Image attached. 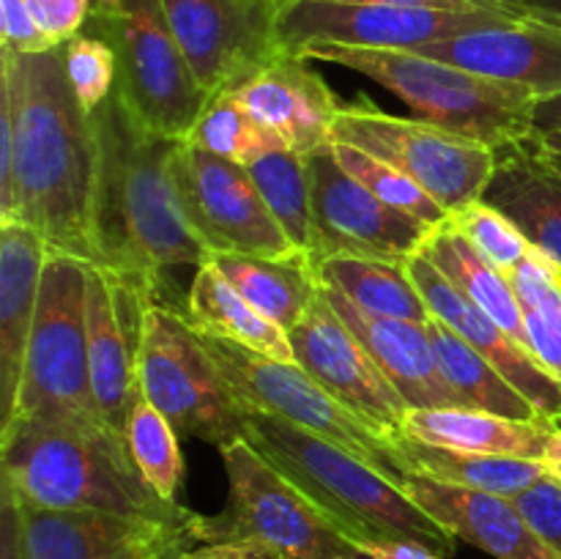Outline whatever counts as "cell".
Instances as JSON below:
<instances>
[{
  "mask_svg": "<svg viewBox=\"0 0 561 559\" xmlns=\"http://www.w3.org/2000/svg\"><path fill=\"white\" fill-rule=\"evenodd\" d=\"M93 266L129 274L157 288L175 266L211 261L190 225L173 175L175 142L153 135L115 88L91 113Z\"/></svg>",
  "mask_w": 561,
  "mask_h": 559,
  "instance_id": "1",
  "label": "cell"
},
{
  "mask_svg": "<svg viewBox=\"0 0 561 559\" xmlns=\"http://www.w3.org/2000/svg\"><path fill=\"white\" fill-rule=\"evenodd\" d=\"M0 82L14 99V219L31 225L53 255L93 263V129L66 77L64 49L3 47Z\"/></svg>",
  "mask_w": 561,
  "mask_h": 559,
  "instance_id": "2",
  "label": "cell"
},
{
  "mask_svg": "<svg viewBox=\"0 0 561 559\" xmlns=\"http://www.w3.org/2000/svg\"><path fill=\"white\" fill-rule=\"evenodd\" d=\"M244 438L354 543L356 551L392 540L422 543L449 559L458 551V540L398 480L348 449L257 411L247 414Z\"/></svg>",
  "mask_w": 561,
  "mask_h": 559,
  "instance_id": "3",
  "label": "cell"
},
{
  "mask_svg": "<svg viewBox=\"0 0 561 559\" xmlns=\"http://www.w3.org/2000/svg\"><path fill=\"white\" fill-rule=\"evenodd\" d=\"M0 482L44 510L190 521L192 510L148 488L126 438L85 427L14 420L0 431Z\"/></svg>",
  "mask_w": 561,
  "mask_h": 559,
  "instance_id": "4",
  "label": "cell"
},
{
  "mask_svg": "<svg viewBox=\"0 0 561 559\" xmlns=\"http://www.w3.org/2000/svg\"><path fill=\"white\" fill-rule=\"evenodd\" d=\"M299 55L370 77L373 82L392 91L400 102L409 104L416 118L482 146L502 148L535 135L531 110L537 96L526 88L477 77L411 49L316 44L301 49Z\"/></svg>",
  "mask_w": 561,
  "mask_h": 559,
  "instance_id": "5",
  "label": "cell"
},
{
  "mask_svg": "<svg viewBox=\"0 0 561 559\" xmlns=\"http://www.w3.org/2000/svg\"><path fill=\"white\" fill-rule=\"evenodd\" d=\"M91 266L93 263L49 252L14 420L118 433L104 422L91 384L85 323Z\"/></svg>",
  "mask_w": 561,
  "mask_h": 559,
  "instance_id": "6",
  "label": "cell"
},
{
  "mask_svg": "<svg viewBox=\"0 0 561 559\" xmlns=\"http://www.w3.org/2000/svg\"><path fill=\"white\" fill-rule=\"evenodd\" d=\"M228 502L192 515L195 543H255L277 559H362L354 543L247 438L219 449Z\"/></svg>",
  "mask_w": 561,
  "mask_h": 559,
  "instance_id": "7",
  "label": "cell"
},
{
  "mask_svg": "<svg viewBox=\"0 0 561 559\" xmlns=\"http://www.w3.org/2000/svg\"><path fill=\"white\" fill-rule=\"evenodd\" d=\"M137 387L179 431L214 447L244 438L247 414L190 318L153 301L146 316Z\"/></svg>",
  "mask_w": 561,
  "mask_h": 559,
  "instance_id": "8",
  "label": "cell"
},
{
  "mask_svg": "<svg viewBox=\"0 0 561 559\" xmlns=\"http://www.w3.org/2000/svg\"><path fill=\"white\" fill-rule=\"evenodd\" d=\"M332 142L362 148L403 170L447 214L480 201L496 168V148L422 118L383 113L367 96L343 102L334 115Z\"/></svg>",
  "mask_w": 561,
  "mask_h": 559,
  "instance_id": "9",
  "label": "cell"
},
{
  "mask_svg": "<svg viewBox=\"0 0 561 559\" xmlns=\"http://www.w3.org/2000/svg\"><path fill=\"white\" fill-rule=\"evenodd\" d=\"M88 27L118 58V91L131 113L170 140H186L208 96L173 36L162 0H124L113 14H91Z\"/></svg>",
  "mask_w": 561,
  "mask_h": 559,
  "instance_id": "10",
  "label": "cell"
},
{
  "mask_svg": "<svg viewBox=\"0 0 561 559\" xmlns=\"http://www.w3.org/2000/svg\"><path fill=\"white\" fill-rule=\"evenodd\" d=\"M201 338L247 411L277 417L301 431L316 433V436L348 449L356 458L367 460L392 480H400L392 438H387L370 422L354 414L348 406L340 403L305 367H299L296 362H279L272 356L255 354V351L208 338V334H201Z\"/></svg>",
  "mask_w": 561,
  "mask_h": 559,
  "instance_id": "11",
  "label": "cell"
},
{
  "mask_svg": "<svg viewBox=\"0 0 561 559\" xmlns=\"http://www.w3.org/2000/svg\"><path fill=\"white\" fill-rule=\"evenodd\" d=\"M173 175L186 219L211 255L244 252L285 258L299 252L268 212L244 164L179 140L173 151Z\"/></svg>",
  "mask_w": 561,
  "mask_h": 559,
  "instance_id": "12",
  "label": "cell"
},
{
  "mask_svg": "<svg viewBox=\"0 0 561 559\" xmlns=\"http://www.w3.org/2000/svg\"><path fill=\"white\" fill-rule=\"evenodd\" d=\"M518 20L510 11H442L334 0H290L279 11V44L299 55L316 44L370 49H416L477 27Z\"/></svg>",
  "mask_w": 561,
  "mask_h": 559,
  "instance_id": "13",
  "label": "cell"
},
{
  "mask_svg": "<svg viewBox=\"0 0 561 559\" xmlns=\"http://www.w3.org/2000/svg\"><path fill=\"white\" fill-rule=\"evenodd\" d=\"M173 36L208 96L233 91L285 53L283 0H162Z\"/></svg>",
  "mask_w": 561,
  "mask_h": 559,
  "instance_id": "14",
  "label": "cell"
},
{
  "mask_svg": "<svg viewBox=\"0 0 561 559\" xmlns=\"http://www.w3.org/2000/svg\"><path fill=\"white\" fill-rule=\"evenodd\" d=\"M307 168L316 214V252L310 261L348 255L409 263L436 230L362 186L343 170L332 146L307 153Z\"/></svg>",
  "mask_w": 561,
  "mask_h": 559,
  "instance_id": "15",
  "label": "cell"
},
{
  "mask_svg": "<svg viewBox=\"0 0 561 559\" xmlns=\"http://www.w3.org/2000/svg\"><path fill=\"white\" fill-rule=\"evenodd\" d=\"M157 288L129 274L91 266L88 272V362L104 422L124 436L126 417L140 395L137 356Z\"/></svg>",
  "mask_w": 561,
  "mask_h": 559,
  "instance_id": "16",
  "label": "cell"
},
{
  "mask_svg": "<svg viewBox=\"0 0 561 559\" xmlns=\"http://www.w3.org/2000/svg\"><path fill=\"white\" fill-rule=\"evenodd\" d=\"M288 334L296 365L305 367L327 392L387 438L403 436L409 403L323 294Z\"/></svg>",
  "mask_w": 561,
  "mask_h": 559,
  "instance_id": "17",
  "label": "cell"
},
{
  "mask_svg": "<svg viewBox=\"0 0 561 559\" xmlns=\"http://www.w3.org/2000/svg\"><path fill=\"white\" fill-rule=\"evenodd\" d=\"M14 502L20 513L22 559H179L195 543L192 518H126L44 510L16 497Z\"/></svg>",
  "mask_w": 561,
  "mask_h": 559,
  "instance_id": "18",
  "label": "cell"
},
{
  "mask_svg": "<svg viewBox=\"0 0 561 559\" xmlns=\"http://www.w3.org/2000/svg\"><path fill=\"white\" fill-rule=\"evenodd\" d=\"M409 274L420 288L427 310L436 321H442L449 332L471 345L477 354L485 356L493 367H499L504 378L518 389L529 403L553 425H561V381L553 378L540 362L531 356L520 340H515L502 323L493 321L482 307H477L453 280L438 272L422 252H416L409 263Z\"/></svg>",
  "mask_w": 561,
  "mask_h": 559,
  "instance_id": "19",
  "label": "cell"
},
{
  "mask_svg": "<svg viewBox=\"0 0 561 559\" xmlns=\"http://www.w3.org/2000/svg\"><path fill=\"white\" fill-rule=\"evenodd\" d=\"M477 77L526 88L537 99L561 93V31L535 20L477 27L411 49Z\"/></svg>",
  "mask_w": 561,
  "mask_h": 559,
  "instance_id": "20",
  "label": "cell"
},
{
  "mask_svg": "<svg viewBox=\"0 0 561 559\" xmlns=\"http://www.w3.org/2000/svg\"><path fill=\"white\" fill-rule=\"evenodd\" d=\"M233 91L252 118L283 137L290 151L307 157L332 146L334 115L343 102L301 55L283 53Z\"/></svg>",
  "mask_w": 561,
  "mask_h": 559,
  "instance_id": "21",
  "label": "cell"
},
{
  "mask_svg": "<svg viewBox=\"0 0 561 559\" xmlns=\"http://www.w3.org/2000/svg\"><path fill=\"white\" fill-rule=\"evenodd\" d=\"M398 482L455 540L469 543L493 559H557L526 524L515 499L422 475H403Z\"/></svg>",
  "mask_w": 561,
  "mask_h": 559,
  "instance_id": "22",
  "label": "cell"
},
{
  "mask_svg": "<svg viewBox=\"0 0 561 559\" xmlns=\"http://www.w3.org/2000/svg\"><path fill=\"white\" fill-rule=\"evenodd\" d=\"M49 247L20 219L0 223V431L14 420Z\"/></svg>",
  "mask_w": 561,
  "mask_h": 559,
  "instance_id": "23",
  "label": "cell"
},
{
  "mask_svg": "<svg viewBox=\"0 0 561 559\" xmlns=\"http://www.w3.org/2000/svg\"><path fill=\"white\" fill-rule=\"evenodd\" d=\"M323 299L334 307L345 327L362 340L383 376L394 384L409 409H447V406H466L463 398L453 389L444 376L438 356L433 351L427 323L400 321V318H381L359 310L348 299L334 290L321 288ZM469 409V406H466Z\"/></svg>",
  "mask_w": 561,
  "mask_h": 559,
  "instance_id": "24",
  "label": "cell"
},
{
  "mask_svg": "<svg viewBox=\"0 0 561 559\" xmlns=\"http://www.w3.org/2000/svg\"><path fill=\"white\" fill-rule=\"evenodd\" d=\"M480 201L513 219L526 241L561 269V170L535 135L496 148V168Z\"/></svg>",
  "mask_w": 561,
  "mask_h": 559,
  "instance_id": "25",
  "label": "cell"
},
{
  "mask_svg": "<svg viewBox=\"0 0 561 559\" xmlns=\"http://www.w3.org/2000/svg\"><path fill=\"white\" fill-rule=\"evenodd\" d=\"M559 425L548 420H510L491 411L447 406V409H411L403 422V433L436 447L460 453L499 455V458H546Z\"/></svg>",
  "mask_w": 561,
  "mask_h": 559,
  "instance_id": "26",
  "label": "cell"
},
{
  "mask_svg": "<svg viewBox=\"0 0 561 559\" xmlns=\"http://www.w3.org/2000/svg\"><path fill=\"white\" fill-rule=\"evenodd\" d=\"M184 316L208 338L236 343L279 362H296L290 334L244 299L211 261L195 269Z\"/></svg>",
  "mask_w": 561,
  "mask_h": 559,
  "instance_id": "27",
  "label": "cell"
},
{
  "mask_svg": "<svg viewBox=\"0 0 561 559\" xmlns=\"http://www.w3.org/2000/svg\"><path fill=\"white\" fill-rule=\"evenodd\" d=\"M211 263L244 299H250L285 332L299 327L321 296V283L305 252L285 258L222 252L211 255Z\"/></svg>",
  "mask_w": 561,
  "mask_h": 559,
  "instance_id": "28",
  "label": "cell"
},
{
  "mask_svg": "<svg viewBox=\"0 0 561 559\" xmlns=\"http://www.w3.org/2000/svg\"><path fill=\"white\" fill-rule=\"evenodd\" d=\"M392 447L400 477L422 475L431 477V480L449 482V486L477 488V491H491L507 499L529 491L535 482L548 477V469L540 460L460 453V449L425 444L420 438L405 436V433L392 438Z\"/></svg>",
  "mask_w": 561,
  "mask_h": 559,
  "instance_id": "29",
  "label": "cell"
},
{
  "mask_svg": "<svg viewBox=\"0 0 561 559\" xmlns=\"http://www.w3.org/2000/svg\"><path fill=\"white\" fill-rule=\"evenodd\" d=\"M321 288L334 290L359 310L381 318L431 323L433 316L411 280L405 263L373 261V258H318L312 261Z\"/></svg>",
  "mask_w": 561,
  "mask_h": 559,
  "instance_id": "30",
  "label": "cell"
},
{
  "mask_svg": "<svg viewBox=\"0 0 561 559\" xmlns=\"http://www.w3.org/2000/svg\"><path fill=\"white\" fill-rule=\"evenodd\" d=\"M422 255L438 272L447 274L493 321L502 323L515 340L526 345L524 318H520V305L513 283H510L507 274H502L493 263H488L453 223H444L433 230L431 239L422 247Z\"/></svg>",
  "mask_w": 561,
  "mask_h": 559,
  "instance_id": "31",
  "label": "cell"
},
{
  "mask_svg": "<svg viewBox=\"0 0 561 559\" xmlns=\"http://www.w3.org/2000/svg\"><path fill=\"white\" fill-rule=\"evenodd\" d=\"M427 334H431L433 351H436L444 376H447V381L453 384V389L463 398V403L469 406V409L491 411V414L510 417V420H546V417L529 403V398H524V395L499 373V367H493L485 356L477 354V351L471 349L466 340H460L458 334L449 332L442 321L433 318V321L427 323Z\"/></svg>",
  "mask_w": 561,
  "mask_h": 559,
  "instance_id": "32",
  "label": "cell"
},
{
  "mask_svg": "<svg viewBox=\"0 0 561 559\" xmlns=\"http://www.w3.org/2000/svg\"><path fill=\"white\" fill-rule=\"evenodd\" d=\"M524 318L526 349L561 381V269L540 250H531L507 274Z\"/></svg>",
  "mask_w": 561,
  "mask_h": 559,
  "instance_id": "33",
  "label": "cell"
},
{
  "mask_svg": "<svg viewBox=\"0 0 561 559\" xmlns=\"http://www.w3.org/2000/svg\"><path fill=\"white\" fill-rule=\"evenodd\" d=\"M247 170L290 244L310 258L316 252V214L305 153L283 148L261 157Z\"/></svg>",
  "mask_w": 561,
  "mask_h": 559,
  "instance_id": "34",
  "label": "cell"
},
{
  "mask_svg": "<svg viewBox=\"0 0 561 559\" xmlns=\"http://www.w3.org/2000/svg\"><path fill=\"white\" fill-rule=\"evenodd\" d=\"M186 142L214 153V157L244 164V168H250L266 153L288 148L283 137H277L252 118V113L244 107L236 91H219L208 99Z\"/></svg>",
  "mask_w": 561,
  "mask_h": 559,
  "instance_id": "35",
  "label": "cell"
},
{
  "mask_svg": "<svg viewBox=\"0 0 561 559\" xmlns=\"http://www.w3.org/2000/svg\"><path fill=\"white\" fill-rule=\"evenodd\" d=\"M124 438L148 488L164 502L179 504L181 486H184V455L173 422L151 400L137 395L126 417Z\"/></svg>",
  "mask_w": 561,
  "mask_h": 559,
  "instance_id": "36",
  "label": "cell"
},
{
  "mask_svg": "<svg viewBox=\"0 0 561 559\" xmlns=\"http://www.w3.org/2000/svg\"><path fill=\"white\" fill-rule=\"evenodd\" d=\"M332 151L334 157H337V162L343 164V170H348L362 186H367L373 195L381 197L383 203H389V206L398 208V212L411 214V217L422 219V223L433 225V228L449 223V217H453V214L444 212V208L438 206L411 175L392 168V164L383 162V159L370 157V153L362 151V148L345 146V142H332Z\"/></svg>",
  "mask_w": 561,
  "mask_h": 559,
  "instance_id": "37",
  "label": "cell"
},
{
  "mask_svg": "<svg viewBox=\"0 0 561 559\" xmlns=\"http://www.w3.org/2000/svg\"><path fill=\"white\" fill-rule=\"evenodd\" d=\"M64 69L77 102L91 115L118 88V58L113 44L93 31L77 33L64 44Z\"/></svg>",
  "mask_w": 561,
  "mask_h": 559,
  "instance_id": "38",
  "label": "cell"
},
{
  "mask_svg": "<svg viewBox=\"0 0 561 559\" xmlns=\"http://www.w3.org/2000/svg\"><path fill=\"white\" fill-rule=\"evenodd\" d=\"M449 223H453L455 228L469 239V244L474 247L488 263H493L502 274L513 272V269L535 250L513 219L504 217L502 212H496V208L488 206V203L482 201L471 203L463 212L453 214Z\"/></svg>",
  "mask_w": 561,
  "mask_h": 559,
  "instance_id": "39",
  "label": "cell"
},
{
  "mask_svg": "<svg viewBox=\"0 0 561 559\" xmlns=\"http://www.w3.org/2000/svg\"><path fill=\"white\" fill-rule=\"evenodd\" d=\"M515 504L548 551L561 559V482L551 475L542 477L529 491L518 493Z\"/></svg>",
  "mask_w": 561,
  "mask_h": 559,
  "instance_id": "40",
  "label": "cell"
},
{
  "mask_svg": "<svg viewBox=\"0 0 561 559\" xmlns=\"http://www.w3.org/2000/svg\"><path fill=\"white\" fill-rule=\"evenodd\" d=\"M33 22L53 47H64L69 38L82 33L91 16L93 0H25Z\"/></svg>",
  "mask_w": 561,
  "mask_h": 559,
  "instance_id": "41",
  "label": "cell"
},
{
  "mask_svg": "<svg viewBox=\"0 0 561 559\" xmlns=\"http://www.w3.org/2000/svg\"><path fill=\"white\" fill-rule=\"evenodd\" d=\"M0 47L14 49L20 55L55 49L33 22L25 0H0Z\"/></svg>",
  "mask_w": 561,
  "mask_h": 559,
  "instance_id": "42",
  "label": "cell"
},
{
  "mask_svg": "<svg viewBox=\"0 0 561 559\" xmlns=\"http://www.w3.org/2000/svg\"><path fill=\"white\" fill-rule=\"evenodd\" d=\"M0 559H22L20 513L5 482H0Z\"/></svg>",
  "mask_w": 561,
  "mask_h": 559,
  "instance_id": "43",
  "label": "cell"
},
{
  "mask_svg": "<svg viewBox=\"0 0 561 559\" xmlns=\"http://www.w3.org/2000/svg\"><path fill=\"white\" fill-rule=\"evenodd\" d=\"M179 559H277L255 543H197Z\"/></svg>",
  "mask_w": 561,
  "mask_h": 559,
  "instance_id": "44",
  "label": "cell"
},
{
  "mask_svg": "<svg viewBox=\"0 0 561 559\" xmlns=\"http://www.w3.org/2000/svg\"><path fill=\"white\" fill-rule=\"evenodd\" d=\"M499 9L561 31V0H493Z\"/></svg>",
  "mask_w": 561,
  "mask_h": 559,
  "instance_id": "45",
  "label": "cell"
},
{
  "mask_svg": "<svg viewBox=\"0 0 561 559\" xmlns=\"http://www.w3.org/2000/svg\"><path fill=\"white\" fill-rule=\"evenodd\" d=\"M362 559H449L422 543L392 540V543H373V546L359 548Z\"/></svg>",
  "mask_w": 561,
  "mask_h": 559,
  "instance_id": "46",
  "label": "cell"
},
{
  "mask_svg": "<svg viewBox=\"0 0 561 559\" xmlns=\"http://www.w3.org/2000/svg\"><path fill=\"white\" fill-rule=\"evenodd\" d=\"M334 3H378L405 5V9H442V11H504L493 0H334Z\"/></svg>",
  "mask_w": 561,
  "mask_h": 559,
  "instance_id": "47",
  "label": "cell"
},
{
  "mask_svg": "<svg viewBox=\"0 0 561 559\" xmlns=\"http://www.w3.org/2000/svg\"><path fill=\"white\" fill-rule=\"evenodd\" d=\"M553 129H561V93L548 99H537L535 110H531V132L535 135Z\"/></svg>",
  "mask_w": 561,
  "mask_h": 559,
  "instance_id": "48",
  "label": "cell"
},
{
  "mask_svg": "<svg viewBox=\"0 0 561 559\" xmlns=\"http://www.w3.org/2000/svg\"><path fill=\"white\" fill-rule=\"evenodd\" d=\"M542 466H546L548 475H551L553 480L561 482V425L557 427V433H553L551 444H548L546 458H542Z\"/></svg>",
  "mask_w": 561,
  "mask_h": 559,
  "instance_id": "49",
  "label": "cell"
},
{
  "mask_svg": "<svg viewBox=\"0 0 561 559\" xmlns=\"http://www.w3.org/2000/svg\"><path fill=\"white\" fill-rule=\"evenodd\" d=\"M535 137L540 140L542 151L548 153V159H551V162L561 170V129L542 132V135H535Z\"/></svg>",
  "mask_w": 561,
  "mask_h": 559,
  "instance_id": "50",
  "label": "cell"
},
{
  "mask_svg": "<svg viewBox=\"0 0 561 559\" xmlns=\"http://www.w3.org/2000/svg\"><path fill=\"white\" fill-rule=\"evenodd\" d=\"M124 0H93V9L91 14H113V11L121 9Z\"/></svg>",
  "mask_w": 561,
  "mask_h": 559,
  "instance_id": "51",
  "label": "cell"
},
{
  "mask_svg": "<svg viewBox=\"0 0 561 559\" xmlns=\"http://www.w3.org/2000/svg\"><path fill=\"white\" fill-rule=\"evenodd\" d=\"M285 3H290V0H283V5H285Z\"/></svg>",
  "mask_w": 561,
  "mask_h": 559,
  "instance_id": "52",
  "label": "cell"
}]
</instances>
